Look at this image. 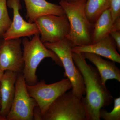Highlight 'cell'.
Instances as JSON below:
<instances>
[{"mask_svg": "<svg viewBox=\"0 0 120 120\" xmlns=\"http://www.w3.org/2000/svg\"><path fill=\"white\" fill-rule=\"evenodd\" d=\"M73 61L83 77L86 96L83 100L88 120H100L101 109L109 105L113 97L102 82L98 69L88 64L82 53L72 52Z\"/></svg>", "mask_w": 120, "mask_h": 120, "instance_id": "obj_1", "label": "cell"}, {"mask_svg": "<svg viewBox=\"0 0 120 120\" xmlns=\"http://www.w3.org/2000/svg\"><path fill=\"white\" fill-rule=\"evenodd\" d=\"M87 0L67 2L61 0L59 4L67 15L70 31L66 37L73 47L92 44L94 24L88 20L85 11Z\"/></svg>", "mask_w": 120, "mask_h": 120, "instance_id": "obj_2", "label": "cell"}, {"mask_svg": "<svg viewBox=\"0 0 120 120\" xmlns=\"http://www.w3.org/2000/svg\"><path fill=\"white\" fill-rule=\"evenodd\" d=\"M22 45L23 48L24 62L22 73L27 85L32 86L38 83V77L36 75L37 68L45 58H51L57 64L63 67L58 56L46 47L41 41L40 34L34 35L30 40L26 37L24 38Z\"/></svg>", "mask_w": 120, "mask_h": 120, "instance_id": "obj_3", "label": "cell"}, {"mask_svg": "<svg viewBox=\"0 0 120 120\" xmlns=\"http://www.w3.org/2000/svg\"><path fill=\"white\" fill-rule=\"evenodd\" d=\"M83 98L77 97L72 90L65 92L49 105L42 120H88Z\"/></svg>", "mask_w": 120, "mask_h": 120, "instance_id": "obj_4", "label": "cell"}, {"mask_svg": "<svg viewBox=\"0 0 120 120\" xmlns=\"http://www.w3.org/2000/svg\"><path fill=\"white\" fill-rule=\"evenodd\" d=\"M43 43L58 56L64 69L65 75L72 84V90L77 97L82 98L86 94V89L82 75L73 61L72 43L67 38L54 43Z\"/></svg>", "mask_w": 120, "mask_h": 120, "instance_id": "obj_5", "label": "cell"}, {"mask_svg": "<svg viewBox=\"0 0 120 120\" xmlns=\"http://www.w3.org/2000/svg\"><path fill=\"white\" fill-rule=\"evenodd\" d=\"M26 87L28 94L36 101L43 115L56 98L72 88V85L67 78L51 84L46 83L45 80H41L32 86L26 84Z\"/></svg>", "mask_w": 120, "mask_h": 120, "instance_id": "obj_6", "label": "cell"}, {"mask_svg": "<svg viewBox=\"0 0 120 120\" xmlns=\"http://www.w3.org/2000/svg\"><path fill=\"white\" fill-rule=\"evenodd\" d=\"M15 92L7 120H32L34 109L38 104L27 90L22 72L18 73L15 83Z\"/></svg>", "mask_w": 120, "mask_h": 120, "instance_id": "obj_7", "label": "cell"}, {"mask_svg": "<svg viewBox=\"0 0 120 120\" xmlns=\"http://www.w3.org/2000/svg\"><path fill=\"white\" fill-rule=\"evenodd\" d=\"M34 22L39 30L43 43H54L66 38L70 31L67 15H47L39 17Z\"/></svg>", "mask_w": 120, "mask_h": 120, "instance_id": "obj_8", "label": "cell"}, {"mask_svg": "<svg viewBox=\"0 0 120 120\" xmlns=\"http://www.w3.org/2000/svg\"><path fill=\"white\" fill-rule=\"evenodd\" d=\"M0 39V68L17 73L23 71L24 62L21 38Z\"/></svg>", "mask_w": 120, "mask_h": 120, "instance_id": "obj_9", "label": "cell"}, {"mask_svg": "<svg viewBox=\"0 0 120 120\" xmlns=\"http://www.w3.org/2000/svg\"><path fill=\"white\" fill-rule=\"evenodd\" d=\"M7 4L8 7L13 10V18L10 26L3 35L2 38L6 40L14 39L39 34L36 24L26 22L20 15V10L22 7L20 0H8Z\"/></svg>", "mask_w": 120, "mask_h": 120, "instance_id": "obj_10", "label": "cell"}, {"mask_svg": "<svg viewBox=\"0 0 120 120\" xmlns=\"http://www.w3.org/2000/svg\"><path fill=\"white\" fill-rule=\"evenodd\" d=\"M115 41L110 35L97 43L80 46H74L72 52L77 53H91L120 63V55L116 50Z\"/></svg>", "mask_w": 120, "mask_h": 120, "instance_id": "obj_11", "label": "cell"}, {"mask_svg": "<svg viewBox=\"0 0 120 120\" xmlns=\"http://www.w3.org/2000/svg\"><path fill=\"white\" fill-rule=\"evenodd\" d=\"M23 1L26 10V18L30 22H34L39 17L45 15L61 16L65 15L60 4L50 3L46 0Z\"/></svg>", "mask_w": 120, "mask_h": 120, "instance_id": "obj_12", "label": "cell"}, {"mask_svg": "<svg viewBox=\"0 0 120 120\" xmlns=\"http://www.w3.org/2000/svg\"><path fill=\"white\" fill-rule=\"evenodd\" d=\"M18 73L13 71H4L0 83L1 106L0 115L7 117L11 109L15 92V83Z\"/></svg>", "mask_w": 120, "mask_h": 120, "instance_id": "obj_13", "label": "cell"}, {"mask_svg": "<svg viewBox=\"0 0 120 120\" xmlns=\"http://www.w3.org/2000/svg\"><path fill=\"white\" fill-rule=\"evenodd\" d=\"M87 59L95 65L104 85L107 80L115 79L120 82V71L113 61L103 59L101 56L91 53H82Z\"/></svg>", "mask_w": 120, "mask_h": 120, "instance_id": "obj_14", "label": "cell"}, {"mask_svg": "<svg viewBox=\"0 0 120 120\" xmlns=\"http://www.w3.org/2000/svg\"><path fill=\"white\" fill-rule=\"evenodd\" d=\"M113 24L109 8L105 11L94 23L92 43H97L109 35Z\"/></svg>", "mask_w": 120, "mask_h": 120, "instance_id": "obj_15", "label": "cell"}, {"mask_svg": "<svg viewBox=\"0 0 120 120\" xmlns=\"http://www.w3.org/2000/svg\"><path fill=\"white\" fill-rule=\"evenodd\" d=\"M110 7V0H87L85 12L88 20L94 24L101 14Z\"/></svg>", "mask_w": 120, "mask_h": 120, "instance_id": "obj_16", "label": "cell"}, {"mask_svg": "<svg viewBox=\"0 0 120 120\" xmlns=\"http://www.w3.org/2000/svg\"><path fill=\"white\" fill-rule=\"evenodd\" d=\"M7 0H0V38L8 29L12 20L9 17L7 8Z\"/></svg>", "mask_w": 120, "mask_h": 120, "instance_id": "obj_17", "label": "cell"}, {"mask_svg": "<svg viewBox=\"0 0 120 120\" xmlns=\"http://www.w3.org/2000/svg\"><path fill=\"white\" fill-rule=\"evenodd\" d=\"M99 116L101 118L105 120H120V97L114 99L113 109L111 112L102 108L100 110Z\"/></svg>", "mask_w": 120, "mask_h": 120, "instance_id": "obj_18", "label": "cell"}, {"mask_svg": "<svg viewBox=\"0 0 120 120\" xmlns=\"http://www.w3.org/2000/svg\"><path fill=\"white\" fill-rule=\"evenodd\" d=\"M110 13L114 22L120 18V0H110Z\"/></svg>", "mask_w": 120, "mask_h": 120, "instance_id": "obj_19", "label": "cell"}, {"mask_svg": "<svg viewBox=\"0 0 120 120\" xmlns=\"http://www.w3.org/2000/svg\"><path fill=\"white\" fill-rule=\"evenodd\" d=\"M120 30H112L109 35L116 43L117 49L120 51Z\"/></svg>", "mask_w": 120, "mask_h": 120, "instance_id": "obj_20", "label": "cell"}, {"mask_svg": "<svg viewBox=\"0 0 120 120\" xmlns=\"http://www.w3.org/2000/svg\"><path fill=\"white\" fill-rule=\"evenodd\" d=\"M42 114L38 105L34 107L33 112V120H42Z\"/></svg>", "mask_w": 120, "mask_h": 120, "instance_id": "obj_21", "label": "cell"}, {"mask_svg": "<svg viewBox=\"0 0 120 120\" xmlns=\"http://www.w3.org/2000/svg\"><path fill=\"white\" fill-rule=\"evenodd\" d=\"M4 71H2L0 68V80L1 79V78H2V76L4 75Z\"/></svg>", "mask_w": 120, "mask_h": 120, "instance_id": "obj_22", "label": "cell"}, {"mask_svg": "<svg viewBox=\"0 0 120 120\" xmlns=\"http://www.w3.org/2000/svg\"><path fill=\"white\" fill-rule=\"evenodd\" d=\"M0 120H7V117L0 115Z\"/></svg>", "mask_w": 120, "mask_h": 120, "instance_id": "obj_23", "label": "cell"}, {"mask_svg": "<svg viewBox=\"0 0 120 120\" xmlns=\"http://www.w3.org/2000/svg\"><path fill=\"white\" fill-rule=\"evenodd\" d=\"M61 0L64 1H67V2H71L78 1L80 0Z\"/></svg>", "mask_w": 120, "mask_h": 120, "instance_id": "obj_24", "label": "cell"}, {"mask_svg": "<svg viewBox=\"0 0 120 120\" xmlns=\"http://www.w3.org/2000/svg\"><path fill=\"white\" fill-rule=\"evenodd\" d=\"M1 96L0 92V109L1 107Z\"/></svg>", "mask_w": 120, "mask_h": 120, "instance_id": "obj_25", "label": "cell"}]
</instances>
